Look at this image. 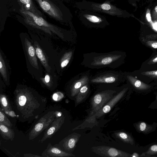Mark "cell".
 I'll return each mask as SVG.
<instances>
[{
  "label": "cell",
  "mask_w": 157,
  "mask_h": 157,
  "mask_svg": "<svg viewBox=\"0 0 157 157\" xmlns=\"http://www.w3.org/2000/svg\"><path fill=\"white\" fill-rule=\"evenodd\" d=\"M42 9L55 20L63 23L71 22L72 15L60 0H35Z\"/></svg>",
  "instance_id": "cell-4"
},
{
  "label": "cell",
  "mask_w": 157,
  "mask_h": 157,
  "mask_svg": "<svg viewBox=\"0 0 157 157\" xmlns=\"http://www.w3.org/2000/svg\"><path fill=\"white\" fill-rule=\"evenodd\" d=\"M0 72L3 78L7 85H8L10 81V75L7 63L5 60L1 49L0 52Z\"/></svg>",
  "instance_id": "cell-19"
},
{
  "label": "cell",
  "mask_w": 157,
  "mask_h": 157,
  "mask_svg": "<svg viewBox=\"0 0 157 157\" xmlns=\"http://www.w3.org/2000/svg\"><path fill=\"white\" fill-rule=\"evenodd\" d=\"M24 156L25 157H41L42 156L37 155L31 154H25L24 155Z\"/></svg>",
  "instance_id": "cell-36"
},
{
  "label": "cell",
  "mask_w": 157,
  "mask_h": 157,
  "mask_svg": "<svg viewBox=\"0 0 157 157\" xmlns=\"http://www.w3.org/2000/svg\"><path fill=\"white\" fill-rule=\"evenodd\" d=\"M80 135L77 133H73L61 140L59 144L55 145L62 150L71 151L74 149L78 142Z\"/></svg>",
  "instance_id": "cell-16"
},
{
  "label": "cell",
  "mask_w": 157,
  "mask_h": 157,
  "mask_svg": "<svg viewBox=\"0 0 157 157\" xmlns=\"http://www.w3.org/2000/svg\"><path fill=\"white\" fill-rule=\"evenodd\" d=\"M156 63H157V55L148 61L147 64L151 65Z\"/></svg>",
  "instance_id": "cell-34"
},
{
  "label": "cell",
  "mask_w": 157,
  "mask_h": 157,
  "mask_svg": "<svg viewBox=\"0 0 157 157\" xmlns=\"http://www.w3.org/2000/svg\"><path fill=\"white\" fill-rule=\"evenodd\" d=\"M124 74L113 71L103 72L91 76L89 83L99 85L101 87L114 86L123 81Z\"/></svg>",
  "instance_id": "cell-7"
},
{
  "label": "cell",
  "mask_w": 157,
  "mask_h": 157,
  "mask_svg": "<svg viewBox=\"0 0 157 157\" xmlns=\"http://www.w3.org/2000/svg\"><path fill=\"white\" fill-rule=\"evenodd\" d=\"M140 156L139 154L136 152L134 153L131 155V157H138Z\"/></svg>",
  "instance_id": "cell-38"
},
{
  "label": "cell",
  "mask_w": 157,
  "mask_h": 157,
  "mask_svg": "<svg viewBox=\"0 0 157 157\" xmlns=\"http://www.w3.org/2000/svg\"><path fill=\"white\" fill-rule=\"evenodd\" d=\"M21 39L28 70L31 74H34L35 75L34 73H35L36 78V74L38 73L40 79L42 77V69L38 63V58L32 40L27 37H25L23 39Z\"/></svg>",
  "instance_id": "cell-6"
},
{
  "label": "cell",
  "mask_w": 157,
  "mask_h": 157,
  "mask_svg": "<svg viewBox=\"0 0 157 157\" xmlns=\"http://www.w3.org/2000/svg\"><path fill=\"white\" fill-rule=\"evenodd\" d=\"M91 76L88 71L81 73L72 78L69 83V89L71 97L75 96L84 85L89 83Z\"/></svg>",
  "instance_id": "cell-11"
},
{
  "label": "cell",
  "mask_w": 157,
  "mask_h": 157,
  "mask_svg": "<svg viewBox=\"0 0 157 157\" xmlns=\"http://www.w3.org/2000/svg\"><path fill=\"white\" fill-rule=\"evenodd\" d=\"M14 94L16 111L25 121L36 118L45 109L46 99L29 87L18 86Z\"/></svg>",
  "instance_id": "cell-1"
},
{
  "label": "cell",
  "mask_w": 157,
  "mask_h": 157,
  "mask_svg": "<svg viewBox=\"0 0 157 157\" xmlns=\"http://www.w3.org/2000/svg\"><path fill=\"white\" fill-rule=\"evenodd\" d=\"M32 40L38 58L44 68L46 72L49 73H51L52 68L49 63V58L45 51L36 40L34 39Z\"/></svg>",
  "instance_id": "cell-15"
},
{
  "label": "cell",
  "mask_w": 157,
  "mask_h": 157,
  "mask_svg": "<svg viewBox=\"0 0 157 157\" xmlns=\"http://www.w3.org/2000/svg\"><path fill=\"white\" fill-rule=\"evenodd\" d=\"M20 12L28 24L41 30L50 36H57L59 38L64 40L66 33L69 32L50 24L43 17L36 15L30 11L21 8Z\"/></svg>",
  "instance_id": "cell-3"
},
{
  "label": "cell",
  "mask_w": 157,
  "mask_h": 157,
  "mask_svg": "<svg viewBox=\"0 0 157 157\" xmlns=\"http://www.w3.org/2000/svg\"><path fill=\"white\" fill-rule=\"evenodd\" d=\"M92 151L102 157H129L131 155L115 148L105 146L93 147Z\"/></svg>",
  "instance_id": "cell-12"
},
{
  "label": "cell",
  "mask_w": 157,
  "mask_h": 157,
  "mask_svg": "<svg viewBox=\"0 0 157 157\" xmlns=\"http://www.w3.org/2000/svg\"><path fill=\"white\" fill-rule=\"evenodd\" d=\"M90 83H88L84 85L75 96L77 104L80 103L87 96L90 91Z\"/></svg>",
  "instance_id": "cell-23"
},
{
  "label": "cell",
  "mask_w": 157,
  "mask_h": 157,
  "mask_svg": "<svg viewBox=\"0 0 157 157\" xmlns=\"http://www.w3.org/2000/svg\"><path fill=\"white\" fill-rule=\"evenodd\" d=\"M116 136L123 142L132 145L134 141L132 137L126 132H119L115 133Z\"/></svg>",
  "instance_id": "cell-25"
},
{
  "label": "cell",
  "mask_w": 157,
  "mask_h": 157,
  "mask_svg": "<svg viewBox=\"0 0 157 157\" xmlns=\"http://www.w3.org/2000/svg\"><path fill=\"white\" fill-rule=\"evenodd\" d=\"M57 112L50 111L42 117L29 132V140H33L44 130L47 129L55 119Z\"/></svg>",
  "instance_id": "cell-10"
},
{
  "label": "cell",
  "mask_w": 157,
  "mask_h": 157,
  "mask_svg": "<svg viewBox=\"0 0 157 157\" xmlns=\"http://www.w3.org/2000/svg\"><path fill=\"white\" fill-rule=\"evenodd\" d=\"M74 51V50H69L63 53L60 60V65L62 69L66 67L72 60Z\"/></svg>",
  "instance_id": "cell-21"
},
{
  "label": "cell",
  "mask_w": 157,
  "mask_h": 157,
  "mask_svg": "<svg viewBox=\"0 0 157 157\" xmlns=\"http://www.w3.org/2000/svg\"><path fill=\"white\" fill-rule=\"evenodd\" d=\"M42 156L44 157H75L73 154L66 152L58 147L52 146L49 143L42 154Z\"/></svg>",
  "instance_id": "cell-17"
},
{
  "label": "cell",
  "mask_w": 157,
  "mask_h": 157,
  "mask_svg": "<svg viewBox=\"0 0 157 157\" xmlns=\"http://www.w3.org/2000/svg\"><path fill=\"white\" fill-rule=\"evenodd\" d=\"M18 2L22 8L30 11L38 16L44 17L42 14L36 8L32 0H18Z\"/></svg>",
  "instance_id": "cell-20"
},
{
  "label": "cell",
  "mask_w": 157,
  "mask_h": 157,
  "mask_svg": "<svg viewBox=\"0 0 157 157\" xmlns=\"http://www.w3.org/2000/svg\"><path fill=\"white\" fill-rule=\"evenodd\" d=\"M146 39L148 40L154 39L157 38V33L147 35L145 36Z\"/></svg>",
  "instance_id": "cell-35"
},
{
  "label": "cell",
  "mask_w": 157,
  "mask_h": 157,
  "mask_svg": "<svg viewBox=\"0 0 157 157\" xmlns=\"http://www.w3.org/2000/svg\"><path fill=\"white\" fill-rule=\"evenodd\" d=\"M142 75L151 78H157V70L153 71H143L141 72Z\"/></svg>",
  "instance_id": "cell-30"
},
{
  "label": "cell",
  "mask_w": 157,
  "mask_h": 157,
  "mask_svg": "<svg viewBox=\"0 0 157 157\" xmlns=\"http://www.w3.org/2000/svg\"><path fill=\"white\" fill-rule=\"evenodd\" d=\"M0 134L2 138L6 140H13L15 136V133L11 128L0 124Z\"/></svg>",
  "instance_id": "cell-22"
},
{
  "label": "cell",
  "mask_w": 157,
  "mask_h": 157,
  "mask_svg": "<svg viewBox=\"0 0 157 157\" xmlns=\"http://www.w3.org/2000/svg\"><path fill=\"white\" fill-rule=\"evenodd\" d=\"M55 120L45 130L40 143L51 138L61 128L65 121V117L60 113H58Z\"/></svg>",
  "instance_id": "cell-13"
},
{
  "label": "cell",
  "mask_w": 157,
  "mask_h": 157,
  "mask_svg": "<svg viewBox=\"0 0 157 157\" xmlns=\"http://www.w3.org/2000/svg\"><path fill=\"white\" fill-rule=\"evenodd\" d=\"M145 45L147 46L152 48H157V40H143Z\"/></svg>",
  "instance_id": "cell-29"
},
{
  "label": "cell",
  "mask_w": 157,
  "mask_h": 157,
  "mask_svg": "<svg viewBox=\"0 0 157 157\" xmlns=\"http://www.w3.org/2000/svg\"><path fill=\"white\" fill-rule=\"evenodd\" d=\"M125 78L134 88L140 90H144L150 88L151 86L128 74H124Z\"/></svg>",
  "instance_id": "cell-18"
},
{
  "label": "cell",
  "mask_w": 157,
  "mask_h": 157,
  "mask_svg": "<svg viewBox=\"0 0 157 157\" xmlns=\"http://www.w3.org/2000/svg\"><path fill=\"white\" fill-rule=\"evenodd\" d=\"M109 87L96 93L91 101V114L94 115L101 109L117 93V90Z\"/></svg>",
  "instance_id": "cell-9"
},
{
  "label": "cell",
  "mask_w": 157,
  "mask_h": 157,
  "mask_svg": "<svg viewBox=\"0 0 157 157\" xmlns=\"http://www.w3.org/2000/svg\"><path fill=\"white\" fill-rule=\"evenodd\" d=\"M78 0V1H81V0Z\"/></svg>",
  "instance_id": "cell-39"
},
{
  "label": "cell",
  "mask_w": 157,
  "mask_h": 157,
  "mask_svg": "<svg viewBox=\"0 0 157 157\" xmlns=\"http://www.w3.org/2000/svg\"><path fill=\"white\" fill-rule=\"evenodd\" d=\"M138 129L141 131L145 132L149 130L150 128L151 127L147 124L144 122H141L138 124Z\"/></svg>",
  "instance_id": "cell-31"
},
{
  "label": "cell",
  "mask_w": 157,
  "mask_h": 157,
  "mask_svg": "<svg viewBox=\"0 0 157 157\" xmlns=\"http://www.w3.org/2000/svg\"><path fill=\"white\" fill-rule=\"evenodd\" d=\"M128 89V87H124L109 101L101 109L94 115L97 118H100L109 112L118 101L123 97Z\"/></svg>",
  "instance_id": "cell-14"
},
{
  "label": "cell",
  "mask_w": 157,
  "mask_h": 157,
  "mask_svg": "<svg viewBox=\"0 0 157 157\" xmlns=\"http://www.w3.org/2000/svg\"><path fill=\"white\" fill-rule=\"evenodd\" d=\"M125 55L124 52L118 51L106 53H84L81 64L86 67L92 69L107 67L116 68L123 63Z\"/></svg>",
  "instance_id": "cell-2"
},
{
  "label": "cell",
  "mask_w": 157,
  "mask_h": 157,
  "mask_svg": "<svg viewBox=\"0 0 157 157\" xmlns=\"http://www.w3.org/2000/svg\"><path fill=\"white\" fill-rule=\"evenodd\" d=\"M157 154V145L155 144L151 146L148 150L143 153L140 155V157L151 156V155Z\"/></svg>",
  "instance_id": "cell-28"
},
{
  "label": "cell",
  "mask_w": 157,
  "mask_h": 157,
  "mask_svg": "<svg viewBox=\"0 0 157 157\" xmlns=\"http://www.w3.org/2000/svg\"><path fill=\"white\" fill-rule=\"evenodd\" d=\"M64 96L63 94L60 92H58L57 93H55L53 94V98L55 100H57L58 99H61L63 98Z\"/></svg>",
  "instance_id": "cell-33"
},
{
  "label": "cell",
  "mask_w": 157,
  "mask_h": 157,
  "mask_svg": "<svg viewBox=\"0 0 157 157\" xmlns=\"http://www.w3.org/2000/svg\"><path fill=\"white\" fill-rule=\"evenodd\" d=\"M50 73L47 72L44 78H41L40 79L41 80L42 82L47 87L51 89L53 87V78Z\"/></svg>",
  "instance_id": "cell-26"
},
{
  "label": "cell",
  "mask_w": 157,
  "mask_h": 157,
  "mask_svg": "<svg viewBox=\"0 0 157 157\" xmlns=\"http://www.w3.org/2000/svg\"><path fill=\"white\" fill-rule=\"evenodd\" d=\"M78 17L82 24L90 28H103L109 25L103 15L96 12L87 10H79Z\"/></svg>",
  "instance_id": "cell-8"
},
{
  "label": "cell",
  "mask_w": 157,
  "mask_h": 157,
  "mask_svg": "<svg viewBox=\"0 0 157 157\" xmlns=\"http://www.w3.org/2000/svg\"><path fill=\"white\" fill-rule=\"evenodd\" d=\"M0 101L1 108L6 113L9 114L12 110V108L7 97L5 95L1 94Z\"/></svg>",
  "instance_id": "cell-24"
},
{
  "label": "cell",
  "mask_w": 157,
  "mask_h": 157,
  "mask_svg": "<svg viewBox=\"0 0 157 157\" xmlns=\"http://www.w3.org/2000/svg\"><path fill=\"white\" fill-rule=\"evenodd\" d=\"M0 124L11 128L13 125L1 108H0Z\"/></svg>",
  "instance_id": "cell-27"
},
{
  "label": "cell",
  "mask_w": 157,
  "mask_h": 157,
  "mask_svg": "<svg viewBox=\"0 0 157 157\" xmlns=\"http://www.w3.org/2000/svg\"><path fill=\"white\" fill-rule=\"evenodd\" d=\"M146 18L147 21L150 24L153 28L154 27V25L151 19L150 12L149 10L147 9L146 13Z\"/></svg>",
  "instance_id": "cell-32"
},
{
  "label": "cell",
  "mask_w": 157,
  "mask_h": 157,
  "mask_svg": "<svg viewBox=\"0 0 157 157\" xmlns=\"http://www.w3.org/2000/svg\"><path fill=\"white\" fill-rule=\"evenodd\" d=\"M155 15V17L157 16V6H155L154 10L153 16Z\"/></svg>",
  "instance_id": "cell-37"
},
{
  "label": "cell",
  "mask_w": 157,
  "mask_h": 157,
  "mask_svg": "<svg viewBox=\"0 0 157 157\" xmlns=\"http://www.w3.org/2000/svg\"><path fill=\"white\" fill-rule=\"evenodd\" d=\"M75 6L79 10H87L117 17H124L128 15L125 11L111 4L109 1L101 3L83 0L76 2Z\"/></svg>",
  "instance_id": "cell-5"
}]
</instances>
